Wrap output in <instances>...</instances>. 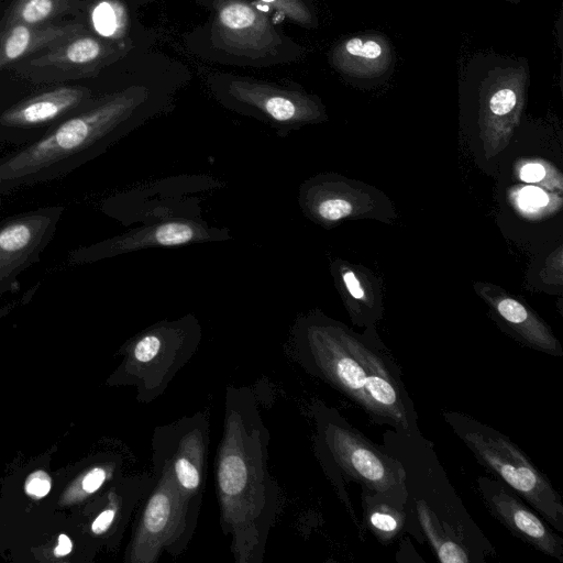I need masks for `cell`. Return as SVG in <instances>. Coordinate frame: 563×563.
<instances>
[{
    "label": "cell",
    "instance_id": "obj_30",
    "mask_svg": "<svg viewBox=\"0 0 563 563\" xmlns=\"http://www.w3.org/2000/svg\"><path fill=\"white\" fill-rule=\"evenodd\" d=\"M73 550V543L66 534L58 536L57 547L54 549V555L57 558L66 556Z\"/></svg>",
    "mask_w": 563,
    "mask_h": 563
},
{
    "label": "cell",
    "instance_id": "obj_5",
    "mask_svg": "<svg viewBox=\"0 0 563 563\" xmlns=\"http://www.w3.org/2000/svg\"><path fill=\"white\" fill-rule=\"evenodd\" d=\"M201 336L200 322L190 313L145 328L126 343L118 382L134 386L136 399L151 404L192 358Z\"/></svg>",
    "mask_w": 563,
    "mask_h": 563
},
{
    "label": "cell",
    "instance_id": "obj_29",
    "mask_svg": "<svg viewBox=\"0 0 563 563\" xmlns=\"http://www.w3.org/2000/svg\"><path fill=\"white\" fill-rule=\"evenodd\" d=\"M545 175V168L539 163H529L520 169V178L526 183L540 181Z\"/></svg>",
    "mask_w": 563,
    "mask_h": 563
},
{
    "label": "cell",
    "instance_id": "obj_23",
    "mask_svg": "<svg viewBox=\"0 0 563 563\" xmlns=\"http://www.w3.org/2000/svg\"><path fill=\"white\" fill-rule=\"evenodd\" d=\"M289 20L299 24H309L311 14L301 0H261Z\"/></svg>",
    "mask_w": 563,
    "mask_h": 563
},
{
    "label": "cell",
    "instance_id": "obj_11",
    "mask_svg": "<svg viewBox=\"0 0 563 563\" xmlns=\"http://www.w3.org/2000/svg\"><path fill=\"white\" fill-rule=\"evenodd\" d=\"M90 102V91L86 87L65 86L10 104L0 112V148L20 147L37 140Z\"/></svg>",
    "mask_w": 563,
    "mask_h": 563
},
{
    "label": "cell",
    "instance_id": "obj_28",
    "mask_svg": "<svg viewBox=\"0 0 563 563\" xmlns=\"http://www.w3.org/2000/svg\"><path fill=\"white\" fill-rule=\"evenodd\" d=\"M342 279L350 296L356 300H363L365 292L360 284L357 277L352 271H345L342 274Z\"/></svg>",
    "mask_w": 563,
    "mask_h": 563
},
{
    "label": "cell",
    "instance_id": "obj_26",
    "mask_svg": "<svg viewBox=\"0 0 563 563\" xmlns=\"http://www.w3.org/2000/svg\"><path fill=\"white\" fill-rule=\"evenodd\" d=\"M516 102V93L511 89L504 88L493 95L489 107L496 115H504L514 109Z\"/></svg>",
    "mask_w": 563,
    "mask_h": 563
},
{
    "label": "cell",
    "instance_id": "obj_25",
    "mask_svg": "<svg viewBox=\"0 0 563 563\" xmlns=\"http://www.w3.org/2000/svg\"><path fill=\"white\" fill-rule=\"evenodd\" d=\"M52 488V481L44 471L32 473L25 482V492L29 496L40 499L46 496Z\"/></svg>",
    "mask_w": 563,
    "mask_h": 563
},
{
    "label": "cell",
    "instance_id": "obj_18",
    "mask_svg": "<svg viewBox=\"0 0 563 563\" xmlns=\"http://www.w3.org/2000/svg\"><path fill=\"white\" fill-rule=\"evenodd\" d=\"M493 306L520 343L552 356L563 355L560 342L549 328L521 302L500 296L493 301Z\"/></svg>",
    "mask_w": 563,
    "mask_h": 563
},
{
    "label": "cell",
    "instance_id": "obj_3",
    "mask_svg": "<svg viewBox=\"0 0 563 563\" xmlns=\"http://www.w3.org/2000/svg\"><path fill=\"white\" fill-rule=\"evenodd\" d=\"M150 93L130 87L90 102L37 140L0 156V196L63 178L133 130Z\"/></svg>",
    "mask_w": 563,
    "mask_h": 563
},
{
    "label": "cell",
    "instance_id": "obj_15",
    "mask_svg": "<svg viewBox=\"0 0 563 563\" xmlns=\"http://www.w3.org/2000/svg\"><path fill=\"white\" fill-rule=\"evenodd\" d=\"M80 24L14 23L0 29V70L41 49L53 48L68 38L84 33Z\"/></svg>",
    "mask_w": 563,
    "mask_h": 563
},
{
    "label": "cell",
    "instance_id": "obj_17",
    "mask_svg": "<svg viewBox=\"0 0 563 563\" xmlns=\"http://www.w3.org/2000/svg\"><path fill=\"white\" fill-rule=\"evenodd\" d=\"M109 52V46L96 36L79 33L31 59L29 66L78 73L80 77L96 69Z\"/></svg>",
    "mask_w": 563,
    "mask_h": 563
},
{
    "label": "cell",
    "instance_id": "obj_2",
    "mask_svg": "<svg viewBox=\"0 0 563 563\" xmlns=\"http://www.w3.org/2000/svg\"><path fill=\"white\" fill-rule=\"evenodd\" d=\"M296 362L361 407L376 423L412 429L413 410L395 360L342 328L314 318L291 331Z\"/></svg>",
    "mask_w": 563,
    "mask_h": 563
},
{
    "label": "cell",
    "instance_id": "obj_22",
    "mask_svg": "<svg viewBox=\"0 0 563 563\" xmlns=\"http://www.w3.org/2000/svg\"><path fill=\"white\" fill-rule=\"evenodd\" d=\"M95 30L102 36H119L125 29L126 15L123 7L113 0L101 1L91 14Z\"/></svg>",
    "mask_w": 563,
    "mask_h": 563
},
{
    "label": "cell",
    "instance_id": "obj_16",
    "mask_svg": "<svg viewBox=\"0 0 563 563\" xmlns=\"http://www.w3.org/2000/svg\"><path fill=\"white\" fill-rule=\"evenodd\" d=\"M155 483V475L148 472L122 479L110 492L106 504L91 522L95 536L115 534L123 530L136 505L148 494Z\"/></svg>",
    "mask_w": 563,
    "mask_h": 563
},
{
    "label": "cell",
    "instance_id": "obj_1",
    "mask_svg": "<svg viewBox=\"0 0 563 563\" xmlns=\"http://www.w3.org/2000/svg\"><path fill=\"white\" fill-rule=\"evenodd\" d=\"M269 431L255 393L228 385L222 435L214 459L220 527L235 563H262L280 509L268 466Z\"/></svg>",
    "mask_w": 563,
    "mask_h": 563
},
{
    "label": "cell",
    "instance_id": "obj_9",
    "mask_svg": "<svg viewBox=\"0 0 563 563\" xmlns=\"http://www.w3.org/2000/svg\"><path fill=\"white\" fill-rule=\"evenodd\" d=\"M65 207L44 206L0 221V297L20 289L21 275L41 261Z\"/></svg>",
    "mask_w": 563,
    "mask_h": 563
},
{
    "label": "cell",
    "instance_id": "obj_12",
    "mask_svg": "<svg viewBox=\"0 0 563 563\" xmlns=\"http://www.w3.org/2000/svg\"><path fill=\"white\" fill-rule=\"evenodd\" d=\"M216 47L258 59L277 54L282 37L269 19L244 0H218L212 25Z\"/></svg>",
    "mask_w": 563,
    "mask_h": 563
},
{
    "label": "cell",
    "instance_id": "obj_14",
    "mask_svg": "<svg viewBox=\"0 0 563 563\" xmlns=\"http://www.w3.org/2000/svg\"><path fill=\"white\" fill-rule=\"evenodd\" d=\"M228 93L241 106L254 110L258 118L286 134L319 117L314 102L296 90L234 79L228 85Z\"/></svg>",
    "mask_w": 563,
    "mask_h": 563
},
{
    "label": "cell",
    "instance_id": "obj_4",
    "mask_svg": "<svg viewBox=\"0 0 563 563\" xmlns=\"http://www.w3.org/2000/svg\"><path fill=\"white\" fill-rule=\"evenodd\" d=\"M442 416L475 459L529 504L552 528L563 531V503L548 477L508 437L456 411Z\"/></svg>",
    "mask_w": 563,
    "mask_h": 563
},
{
    "label": "cell",
    "instance_id": "obj_19",
    "mask_svg": "<svg viewBox=\"0 0 563 563\" xmlns=\"http://www.w3.org/2000/svg\"><path fill=\"white\" fill-rule=\"evenodd\" d=\"M364 520L369 531L380 542L394 541L405 526V507L363 488Z\"/></svg>",
    "mask_w": 563,
    "mask_h": 563
},
{
    "label": "cell",
    "instance_id": "obj_27",
    "mask_svg": "<svg viewBox=\"0 0 563 563\" xmlns=\"http://www.w3.org/2000/svg\"><path fill=\"white\" fill-rule=\"evenodd\" d=\"M521 206L528 210H536L547 203V196L539 189L528 188L521 192Z\"/></svg>",
    "mask_w": 563,
    "mask_h": 563
},
{
    "label": "cell",
    "instance_id": "obj_6",
    "mask_svg": "<svg viewBox=\"0 0 563 563\" xmlns=\"http://www.w3.org/2000/svg\"><path fill=\"white\" fill-rule=\"evenodd\" d=\"M313 416L317 424L314 448L322 464L336 465L364 489L405 507L407 487L404 466L322 404L314 406Z\"/></svg>",
    "mask_w": 563,
    "mask_h": 563
},
{
    "label": "cell",
    "instance_id": "obj_8",
    "mask_svg": "<svg viewBox=\"0 0 563 563\" xmlns=\"http://www.w3.org/2000/svg\"><path fill=\"white\" fill-rule=\"evenodd\" d=\"M210 422L205 411L155 427L152 464H165L183 497L200 508L206 484Z\"/></svg>",
    "mask_w": 563,
    "mask_h": 563
},
{
    "label": "cell",
    "instance_id": "obj_21",
    "mask_svg": "<svg viewBox=\"0 0 563 563\" xmlns=\"http://www.w3.org/2000/svg\"><path fill=\"white\" fill-rule=\"evenodd\" d=\"M417 514L424 536L442 563L470 562L468 553L462 545L440 528L434 515L423 501H417Z\"/></svg>",
    "mask_w": 563,
    "mask_h": 563
},
{
    "label": "cell",
    "instance_id": "obj_10",
    "mask_svg": "<svg viewBox=\"0 0 563 563\" xmlns=\"http://www.w3.org/2000/svg\"><path fill=\"white\" fill-rule=\"evenodd\" d=\"M229 239L231 234L227 229L211 227L199 219L173 218L74 249L68 254V262L87 264L153 247H174Z\"/></svg>",
    "mask_w": 563,
    "mask_h": 563
},
{
    "label": "cell",
    "instance_id": "obj_7",
    "mask_svg": "<svg viewBox=\"0 0 563 563\" xmlns=\"http://www.w3.org/2000/svg\"><path fill=\"white\" fill-rule=\"evenodd\" d=\"M155 483L141 501L125 561L156 563L166 553L178 556L188 548L200 508L190 505L165 464H152Z\"/></svg>",
    "mask_w": 563,
    "mask_h": 563
},
{
    "label": "cell",
    "instance_id": "obj_20",
    "mask_svg": "<svg viewBox=\"0 0 563 563\" xmlns=\"http://www.w3.org/2000/svg\"><path fill=\"white\" fill-rule=\"evenodd\" d=\"M70 0H14L2 20L0 29L14 23L45 24L69 10Z\"/></svg>",
    "mask_w": 563,
    "mask_h": 563
},
{
    "label": "cell",
    "instance_id": "obj_13",
    "mask_svg": "<svg viewBox=\"0 0 563 563\" xmlns=\"http://www.w3.org/2000/svg\"><path fill=\"white\" fill-rule=\"evenodd\" d=\"M477 488L488 511L515 537L563 562V539L507 485L498 478L479 476Z\"/></svg>",
    "mask_w": 563,
    "mask_h": 563
},
{
    "label": "cell",
    "instance_id": "obj_24",
    "mask_svg": "<svg viewBox=\"0 0 563 563\" xmlns=\"http://www.w3.org/2000/svg\"><path fill=\"white\" fill-rule=\"evenodd\" d=\"M345 53L351 57L374 60L382 55V47L375 41H363L358 37L345 43Z\"/></svg>",
    "mask_w": 563,
    "mask_h": 563
}]
</instances>
